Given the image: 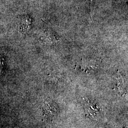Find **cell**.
<instances>
[{
	"label": "cell",
	"mask_w": 128,
	"mask_h": 128,
	"mask_svg": "<svg viewBox=\"0 0 128 128\" xmlns=\"http://www.w3.org/2000/svg\"><path fill=\"white\" fill-rule=\"evenodd\" d=\"M4 58H0V76L1 75L3 71V69L4 68Z\"/></svg>",
	"instance_id": "277c9868"
},
{
	"label": "cell",
	"mask_w": 128,
	"mask_h": 128,
	"mask_svg": "<svg viewBox=\"0 0 128 128\" xmlns=\"http://www.w3.org/2000/svg\"><path fill=\"white\" fill-rule=\"evenodd\" d=\"M43 116L46 119L52 118L57 112V109L54 104L50 102H46L42 105Z\"/></svg>",
	"instance_id": "6da1fadb"
},
{
	"label": "cell",
	"mask_w": 128,
	"mask_h": 128,
	"mask_svg": "<svg viewBox=\"0 0 128 128\" xmlns=\"http://www.w3.org/2000/svg\"><path fill=\"white\" fill-rule=\"evenodd\" d=\"M39 36L40 41L44 43H51L56 40L54 34L47 30L42 31Z\"/></svg>",
	"instance_id": "7a4b0ae2"
},
{
	"label": "cell",
	"mask_w": 128,
	"mask_h": 128,
	"mask_svg": "<svg viewBox=\"0 0 128 128\" xmlns=\"http://www.w3.org/2000/svg\"><path fill=\"white\" fill-rule=\"evenodd\" d=\"M86 110H87L88 112L92 115V114H96H96H97L100 111L97 105L94 102H87Z\"/></svg>",
	"instance_id": "3957f363"
}]
</instances>
